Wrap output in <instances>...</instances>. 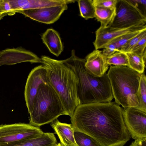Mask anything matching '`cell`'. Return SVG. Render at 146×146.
Listing matches in <instances>:
<instances>
[{
    "mask_svg": "<svg viewBox=\"0 0 146 146\" xmlns=\"http://www.w3.org/2000/svg\"><path fill=\"white\" fill-rule=\"evenodd\" d=\"M15 13L18 11L35 9L74 3L71 0H9Z\"/></svg>",
    "mask_w": 146,
    "mask_h": 146,
    "instance_id": "14",
    "label": "cell"
},
{
    "mask_svg": "<svg viewBox=\"0 0 146 146\" xmlns=\"http://www.w3.org/2000/svg\"><path fill=\"white\" fill-rule=\"evenodd\" d=\"M139 105L135 108L146 113V78L145 74H141L137 93Z\"/></svg>",
    "mask_w": 146,
    "mask_h": 146,
    "instance_id": "21",
    "label": "cell"
},
{
    "mask_svg": "<svg viewBox=\"0 0 146 146\" xmlns=\"http://www.w3.org/2000/svg\"><path fill=\"white\" fill-rule=\"evenodd\" d=\"M80 16L86 20L95 18V7L92 0H79Z\"/></svg>",
    "mask_w": 146,
    "mask_h": 146,
    "instance_id": "20",
    "label": "cell"
},
{
    "mask_svg": "<svg viewBox=\"0 0 146 146\" xmlns=\"http://www.w3.org/2000/svg\"><path fill=\"white\" fill-rule=\"evenodd\" d=\"M43 43L50 52L58 57L63 50V46L61 38L57 31L52 29H47L41 36Z\"/></svg>",
    "mask_w": 146,
    "mask_h": 146,
    "instance_id": "16",
    "label": "cell"
},
{
    "mask_svg": "<svg viewBox=\"0 0 146 146\" xmlns=\"http://www.w3.org/2000/svg\"><path fill=\"white\" fill-rule=\"evenodd\" d=\"M41 63L46 70L48 82L60 98L71 117L80 104L77 94L78 80L74 71L63 60L42 56Z\"/></svg>",
    "mask_w": 146,
    "mask_h": 146,
    "instance_id": "3",
    "label": "cell"
},
{
    "mask_svg": "<svg viewBox=\"0 0 146 146\" xmlns=\"http://www.w3.org/2000/svg\"><path fill=\"white\" fill-rule=\"evenodd\" d=\"M29 113V124L38 127L52 122L60 115H68L59 96L49 83L39 87Z\"/></svg>",
    "mask_w": 146,
    "mask_h": 146,
    "instance_id": "5",
    "label": "cell"
},
{
    "mask_svg": "<svg viewBox=\"0 0 146 146\" xmlns=\"http://www.w3.org/2000/svg\"><path fill=\"white\" fill-rule=\"evenodd\" d=\"M122 111L115 102L81 104L76 108L70 121L74 130L90 136L101 146H123L131 137Z\"/></svg>",
    "mask_w": 146,
    "mask_h": 146,
    "instance_id": "1",
    "label": "cell"
},
{
    "mask_svg": "<svg viewBox=\"0 0 146 146\" xmlns=\"http://www.w3.org/2000/svg\"><path fill=\"white\" fill-rule=\"evenodd\" d=\"M122 115L131 137L135 140L146 138V113L128 108L123 109Z\"/></svg>",
    "mask_w": 146,
    "mask_h": 146,
    "instance_id": "8",
    "label": "cell"
},
{
    "mask_svg": "<svg viewBox=\"0 0 146 146\" xmlns=\"http://www.w3.org/2000/svg\"><path fill=\"white\" fill-rule=\"evenodd\" d=\"M146 16L129 0H117L115 15L109 26L118 28H126L145 25Z\"/></svg>",
    "mask_w": 146,
    "mask_h": 146,
    "instance_id": "6",
    "label": "cell"
},
{
    "mask_svg": "<svg viewBox=\"0 0 146 146\" xmlns=\"http://www.w3.org/2000/svg\"><path fill=\"white\" fill-rule=\"evenodd\" d=\"M15 13L9 0H0V15Z\"/></svg>",
    "mask_w": 146,
    "mask_h": 146,
    "instance_id": "28",
    "label": "cell"
},
{
    "mask_svg": "<svg viewBox=\"0 0 146 146\" xmlns=\"http://www.w3.org/2000/svg\"><path fill=\"white\" fill-rule=\"evenodd\" d=\"M146 35L141 38L132 48L130 52L143 55L146 50Z\"/></svg>",
    "mask_w": 146,
    "mask_h": 146,
    "instance_id": "26",
    "label": "cell"
},
{
    "mask_svg": "<svg viewBox=\"0 0 146 146\" xmlns=\"http://www.w3.org/2000/svg\"><path fill=\"white\" fill-rule=\"evenodd\" d=\"M146 30V25L134 26L126 28H115L108 26L100 27L96 31V38L93 42L95 50L103 48L113 39L125 34Z\"/></svg>",
    "mask_w": 146,
    "mask_h": 146,
    "instance_id": "11",
    "label": "cell"
},
{
    "mask_svg": "<svg viewBox=\"0 0 146 146\" xmlns=\"http://www.w3.org/2000/svg\"><path fill=\"white\" fill-rule=\"evenodd\" d=\"M78 146L77 145H76V146Z\"/></svg>",
    "mask_w": 146,
    "mask_h": 146,
    "instance_id": "33",
    "label": "cell"
},
{
    "mask_svg": "<svg viewBox=\"0 0 146 146\" xmlns=\"http://www.w3.org/2000/svg\"><path fill=\"white\" fill-rule=\"evenodd\" d=\"M117 0H93L95 6L105 8H115Z\"/></svg>",
    "mask_w": 146,
    "mask_h": 146,
    "instance_id": "27",
    "label": "cell"
},
{
    "mask_svg": "<svg viewBox=\"0 0 146 146\" xmlns=\"http://www.w3.org/2000/svg\"><path fill=\"white\" fill-rule=\"evenodd\" d=\"M143 31L132 32L125 34L113 39L110 42H112L115 45L116 52H120L122 47L131 39Z\"/></svg>",
    "mask_w": 146,
    "mask_h": 146,
    "instance_id": "24",
    "label": "cell"
},
{
    "mask_svg": "<svg viewBox=\"0 0 146 146\" xmlns=\"http://www.w3.org/2000/svg\"><path fill=\"white\" fill-rule=\"evenodd\" d=\"M95 18L100 23V27H106L112 22L115 15V8L95 6Z\"/></svg>",
    "mask_w": 146,
    "mask_h": 146,
    "instance_id": "18",
    "label": "cell"
},
{
    "mask_svg": "<svg viewBox=\"0 0 146 146\" xmlns=\"http://www.w3.org/2000/svg\"><path fill=\"white\" fill-rule=\"evenodd\" d=\"M74 135L78 146H101L94 139L84 133L74 130Z\"/></svg>",
    "mask_w": 146,
    "mask_h": 146,
    "instance_id": "22",
    "label": "cell"
},
{
    "mask_svg": "<svg viewBox=\"0 0 146 146\" xmlns=\"http://www.w3.org/2000/svg\"><path fill=\"white\" fill-rule=\"evenodd\" d=\"M115 102L124 108H135L141 74L126 66H111L107 73Z\"/></svg>",
    "mask_w": 146,
    "mask_h": 146,
    "instance_id": "4",
    "label": "cell"
},
{
    "mask_svg": "<svg viewBox=\"0 0 146 146\" xmlns=\"http://www.w3.org/2000/svg\"><path fill=\"white\" fill-rule=\"evenodd\" d=\"M44 132L40 127L19 123L0 125V143H9L38 137Z\"/></svg>",
    "mask_w": 146,
    "mask_h": 146,
    "instance_id": "7",
    "label": "cell"
},
{
    "mask_svg": "<svg viewBox=\"0 0 146 146\" xmlns=\"http://www.w3.org/2000/svg\"><path fill=\"white\" fill-rule=\"evenodd\" d=\"M129 146H146V138L135 140Z\"/></svg>",
    "mask_w": 146,
    "mask_h": 146,
    "instance_id": "31",
    "label": "cell"
},
{
    "mask_svg": "<svg viewBox=\"0 0 146 146\" xmlns=\"http://www.w3.org/2000/svg\"><path fill=\"white\" fill-rule=\"evenodd\" d=\"M46 70L42 65L35 67L30 73L27 80L24 96L29 113L30 112L38 88L42 84H48Z\"/></svg>",
    "mask_w": 146,
    "mask_h": 146,
    "instance_id": "9",
    "label": "cell"
},
{
    "mask_svg": "<svg viewBox=\"0 0 146 146\" xmlns=\"http://www.w3.org/2000/svg\"><path fill=\"white\" fill-rule=\"evenodd\" d=\"M0 146H53V144L49 135L44 132L38 137L10 143H0Z\"/></svg>",
    "mask_w": 146,
    "mask_h": 146,
    "instance_id": "17",
    "label": "cell"
},
{
    "mask_svg": "<svg viewBox=\"0 0 146 146\" xmlns=\"http://www.w3.org/2000/svg\"><path fill=\"white\" fill-rule=\"evenodd\" d=\"M75 73L78 79L77 94L80 104L111 102L113 98L107 73L94 76L86 69L85 60L80 58L72 50L71 56L63 60Z\"/></svg>",
    "mask_w": 146,
    "mask_h": 146,
    "instance_id": "2",
    "label": "cell"
},
{
    "mask_svg": "<svg viewBox=\"0 0 146 146\" xmlns=\"http://www.w3.org/2000/svg\"><path fill=\"white\" fill-rule=\"evenodd\" d=\"M129 1L139 9L144 15L146 16V0H129Z\"/></svg>",
    "mask_w": 146,
    "mask_h": 146,
    "instance_id": "29",
    "label": "cell"
},
{
    "mask_svg": "<svg viewBox=\"0 0 146 146\" xmlns=\"http://www.w3.org/2000/svg\"><path fill=\"white\" fill-rule=\"evenodd\" d=\"M103 48L104 49L102 52V53L106 57L112 55L116 52L115 45L111 42H110L106 44Z\"/></svg>",
    "mask_w": 146,
    "mask_h": 146,
    "instance_id": "30",
    "label": "cell"
},
{
    "mask_svg": "<svg viewBox=\"0 0 146 146\" xmlns=\"http://www.w3.org/2000/svg\"><path fill=\"white\" fill-rule=\"evenodd\" d=\"M41 63V59L33 52L21 47L6 48L0 51V66L24 62Z\"/></svg>",
    "mask_w": 146,
    "mask_h": 146,
    "instance_id": "12",
    "label": "cell"
},
{
    "mask_svg": "<svg viewBox=\"0 0 146 146\" xmlns=\"http://www.w3.org/2000/svg\"><path fill=\"white\" fill-rule=\"evenodd\" d=\"M85 66L86 69L93 76L100 77L103 76L109 68L106 57L102 51L95 50L86 57Z\"/></svg>",
    "mask_w": 146,
    "mask_h": 146,
    "instance_id": "13",
    "label": "cell"
},
{
    "mask_svg": "<svg viewBox=\"0 0 146 146\" xmlns=\"http://www.w3.org/2000/svg\"><path fill=\"white\" fill-rule=\"evenodd\" d=\"M67 5L64 4L55 6L18 11L16 12L22 14L35 21L50 24L56 21L63 12L67 9Z\"/></svg>",
    "mask_w": 146,
    "mask_h": 146,
    "instance_id": "10",
    "label": "cell"
},
{
    "mask_svg": "<svg viewBox=\"0 0 146 146\" xmlns=\"http://www.w3.org/2000/svg\"><path fill=\"white\" fill-rule=\"evenodd\" d=\"M146 35V30L141 32L136 36L131 39L120 50V52L125 53L130 52L139 41Z\"/></svg>",
    "mask_w": 146,
    "mask_h": 146,
    "instance_id": "25",
    "label": "cell"
},
{
    "mask_svg": "<svg viewBox=\"0 0 146 146\" xmlns=\"http://www.w3.org/2000/svg\"><path fill=\"white\" fill-rule=\"evenodd\" d=\"M106 62L109 65L126 66L129 67L128 58L126 54L120 52H116L106 57Z\"/></svg>",
    "mask_w": 146,
    "mask_h": 146,
    "instance_id": "23",
    "label": "cell"
},
{
    "mask_svg": "<svg viewBox=\"0 0 146 146\" xmlns=\"http://www.w3.org/2000/svg\"><path fill=\"white\" fill-rule=\"evenodd\" d=\"M50 125L58 135L62 146H75L74 129L71 124L60 122L57 119L51 123Z\"/></svg>",
    "mask_w": 146,
    "mask_h": 146,
    "instance_id": "15",
    "label": "cell"
},
{
    "mask_svg": "<svg viewBox=\"0 0 146 146\" xmlns=\"http://www.w3.org/2000/svg\"><path fill=\"white\" fill-rule=\"evenodd\" d=\"M129 63V67L140 74L144 73L145 60L142 55L132 52L126 53Z\"/></svg>",
    "mask_w": 146,
    "mask_h": 146,
    "instance_id": "19",
    "label": "cell"
},
{
    "mask_svg": "<svg viewBox=\"0 0 146 146\" xmlns=\"http://www.w3.org/2000/svg\"><path fill=\"white\" fill-rule=\"evenodd\" d=\"M56 146H62L60 143H58L57 145Z\"/></svg>",
    "mask_w": 146,
    "mask_h": 146,
    "instance_id": "32",
    "label": "cell"
}]
</instances>
